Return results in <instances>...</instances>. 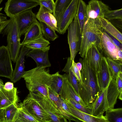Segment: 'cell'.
Masks as SVG:
<instances>
[{
    "label": "cell",
    "mask_w": 122,
    "mask_h": 122,
    "mask_svg": "<svg viewBox=\"0 0 122 122\" xmlns=\"http://www.w3.org/2000/svg\"><path fill=\"white\" fill-rule=\"evenodd\" d=\"M80 60L82 65L81 71V82H78L80 96L87 106L91 105L98 95L99 91L95 73L85 57Z\"/></svg>",
    "instance_id": "obj_1"
},
{
    "label": "cell",
    "mask_w": 122,
    "mask_h": 122,
    "mask_svg": "<svg viewBox=\"0 0 122 122\" xmlns=\"http://www.w3.org/2000/svg\"><path fill=\"white\" fill-rule=\"evenodd\" d=\"M37 67L25 71L22 76L25 81L26 87L30 92H38L49 98L48 87L51 81V75L49 69Z\"/></svg>",
    "instance_id": "obj_2"
},
{
    "label": "cell",
    "mask_w": 122,
    "mask_h": 122,
    "mask_svg": "<svg viewBox=\"0 0 122 122\" xmlns=\"http://www.w3.org/2000/svg\"><path fill=\"white\" fill-rule=\"evenodd\" d=\"M104 30L98 18L86 20L81 35L79 51L81 57L84 58L88 50L93 46H96L102 51L101 37Z\"/></svg>",
    "instance_id": "obj_3"
},
{
    "label": "cell",
    "mask_w": 122,
    "mask_h": 122,
    "mask_svg": "<svg viewBox=\"0 0 122 122\" xmlns=\"http://www.w3.org/2000/svg\"><path fill=\"white\" fill-rule=\"evenodd\" d=\"M0 34L6 35L7 46L11 61L16 63L21 46L15 17L10 18L0 25Z\"/></svg>",
    "instance_id": "obj_4"
},
{
    "label": "cell",
    "mask_w": 122,
    "mask_h": 122,
    "mask_svg": "<svg viewBox=\"0 0 122 122\" xmlns=\"http://www.w3.org/2000/svg\"><path fill=\"white\" fill-rule=\"evenodd\" d=\"M118 96L116 87L113 85L109 84L105 89L99 92L94 101L90 105L91 115L98 117H104L105 112L114 108Z\"/></svg>",
    "instance_id": "obj_5"
},
{
    "label": "cell",
    "mask_w": 122,
    "mask_h": 122,
    "mask_svg": "<svg viewBox=\"0 0 122 122\" xmlns=\"http://www.w3.org/2000/svg\"><path fill=\"white\" fill-rule=\"evenodd\" d=\"M29 93L47 114L51 122H69L49 98L44 96L38 92H30Z\"/></svg>",
    "instance_id": "obj_6"
},
{
    "label": "cell",
    "mask_w": 122,
    "mask_h": 122,
    "mask_svg": "<svg viewBox=\"0 0 122 122\" xmlns=\"http://www.w3.org/2000/svg\"><path fill=\"white\" fill-rule=\"evenodd\" d=\"M39 5L35 0H8L5 3L4 11L10 18Z\"/></svg>",
    "instance_id": "obj_7"
},
{
    "label": "cell",
    "mask_w": 122,
    "mask_h": 122,
    "mask_svg": "<svg viewBox=\"0 0 122 122\" xmlns=\"http://www.w3.org/2000/svg\"><path fill=\"white\" fill-rule=\"evenodd\" d=\"M67 39L70 53V57L71 61H74L79 51L80 42V29L76 15L67 29Z\"/></svg>",
    "instance_id": "obj_8"
},
{
    "label": "cell",
    "mask_w": 122,
    "mask_h": 122,
    "mask_svg": "<svg viewBox=\"0 0 122 122\" xmlns=\"http://www.w3.org/2000/svg\"><path fill=\"white\" fill-rule=\"evenodd\" d=\"M19 105L39 122H51L47 114L29 93Z\"/></svg>",
    "instance_id": "obj_9"
},
{
    "label": "cell",
    "mask_w": 122,
    "mask_h": 122,
    "mask_svg": "<svg viewBox=\"0 0 122 122\" xmlns=\"http://www.w3.org/2000/svg\"><path fill=\"white\" fill-rule=\"evenodd\" d=\"M79 0H72L71 3L57 23V32L65 34L73 20L77 12Z\"/></svg>",
    "instance_id": "obj_10"
},
{
    "label": "cell",
    "mask_w": 122,
    "mask_h": 122,
    "mask_svg": "<svg viewBox=\"0 0 122 122\" xmlns=\"http://www.w3.org/2000/svg\"><path fill=\"white\" fill-rule=\"evenodd\" d=\"M15 18L20 37L37 21L36 15L31 9L17 15Z\"/></svg>",
    "instance_id": "obj_11"
},
{
    "label": "cell",
    "mask_w": 122,
    "mask_h": 122,
    "mask_svg": "<svg viewBox=\"0 0 122 122\" xmlns=\"http://www.w3.org/2000/svg\"><path fill=\"white\" fill-rule=\"evenodd\" d=\"M95 74L100 92L105 89L112 79L111 73L105 57H102L100 71Z\"/></svg>",
    "instance_id": "obj_12"
},
{
    "label": "cell",
    "mask_w": 122,
    "mask_h": 122,
    "mask_svg": "<svg viewBox=\"0 0 122 122\" xmlns=\"http://www.w3.org/2000/svg\"><path fill=\"white\" fill-rule=\"evenodd\" d=\"M109 8L108 6L101 1L90 0L87 5V20L104 18L106 13L109 10Z\"/></svg>",
    "instance_id": "obj_13"
},
{
    "label": "cell",
    "mask_w": 122,
    "mask_h": 122,
    "mask_svg": "<svg viewBox=\"0 0 122 122\" xmlns=\"http://www.w3.org/2000/svg\"><path fill=\"white\" fill-rule=\"evenodd\" d=\"M11 61L7 46L0 47V76L11 78L13 71Z\"/></svg>",
    "instance_id": "obj_14"
},
{
    "label": "cell",
    "mask_w": 122,
    "mask_h": 122,
    "mask_svg": "<svg viewBox=\"0 0 122 122\" xmlns=\"http://www.w3.org/2000/svg\"><path fill=\"white\" fill-rule=\"evenodd\" d=\"M63 85L60 95L64 99H72L84 107H87L77 93L68 79L67 74L62 75Z\"/></svg>",
    "instance_id": "obj_15"
},
{
    "label": "cell",
    "mask_w": 122,
    "mask_h": 122,
    "mask_svg": "<svg viewBox=\"0 0 122 122\" xmlns=\"http://www.w3.org/2000/svg\"><path fill=\"white\" fill-rule=\"evenodd\" d=\"M102 51L112 60L122 63L118 56L119 49L112 42L108 35L104 30L101 37Z\"/></svg>",
    "instance_id": "obj_16"
},
{
    "label": "cell",
    "mask_w": 122,
    "mask_h": 122,
    "mask_svg": "<svg viewBox=\"0 0 122 122\" xmlns=\"http://www.w3.org/2000/svg\"><path fill=\"white\" fill-rule=\"evenodd\" d=\"M30 50V49L24 46H21L18 57L16 61L15 69L10 79L13 83L16 82L22 78L25 71L24 64L25 56Z\"/></svg>",
    "instance_id": "obj_17"
},
{
    "label": "cell",
    "mask_w": 122,
    "mask_h": 122,
    "mask_svg": "<svg viewBox=\"0 0 122 122\" xmlns=\"http://www.w3.org/2000/svg\"><path fill=\"white\" fill-rule=\"evenodd\" d=\"M50 46H49L44 50L33 49L26 54L27 57H30L36 62L37 67L45 68L50 67L51 64L48 58V53Z\"/></svg>",
    "instance_id": "obj_18"
},
{
    "label": "cell",
    "mask_w": 122,
    "mask_h": 122,
    "mask_svg": "<svg viewBox=\"0 0 122 122\" xmlns=\"http://www.w3.org/2000/svg\"><path fill=\"white\" fill-rule=\"evenodd\" d=\"M102 51L96 46H93L87 51L85 56L88 60L91 68L95 74L99 72L101 69Z\"/></svg>",
    "instance_id": "obj_19"
},
{
    "label": "cell",
    "mask_w": 122,
    "mask_h": 122,
    "mask_svg": "<svg viewBox=\"0 0 122 122\" xmlns=\"http://www.w3.org/2000/svg\"><path fill=\"white\" fill-rule=\"evenodd\" d=\"M17 88L7 91L3 88L0 90V109H4L13 104L16 103L18 101Z\"/></svg>",
    "instance_id": "obj_20"
},
{
    "label": "cell",
    "mask_w": 122,
    "mask_h": 122,
    "mask_svg": "<svg viewBox=\"0 0 122 122\" xmlns=\"http://www.w3.org/2000/svg\"><path fill=\"white\" fill-rule=\"evenodd\" d=\"M66 103L73 116L84 122H107L104 116L98 117L82 112L73 106L67 100L63 99Z\"/></svg>",
    "instance_id": "obj_21"
},
{
    "label": "cell",
    "mask_w": 122,
    "mask_h": 122,
    "mask_svg": "<svg viewBox=\"0 0 122 122\" xmlns=\"http://www.w3.org/2000/svg\"><path fill=\"white\" fill-rule=\"evenodd\" d=\"M40 7L36 15L40 22H42L47 24L55 31H57V22L53 14L42 5Z\"/></svg>",
    "instance_id": "obj_22"
},
{
    "label": "cell",
    "mask_w": 122,
    "mask_h": 122,
    "mask_svg": "<svg viewBox=\"0 0 122 122\" xmlns=\"http://www.w3.org/2000/svg\"><path fill=\"white\" fill-rule=\"evenodd\" d=\"M42 35L40 24L37 20L33 24L25 34L24 39L21 43V46Z\"/></svg>",
    "instance_id": "obj_23"
},
{
    "label": "cell",
    "mask_w": 122,
    "mask_h": 122,
    "mask_svg": "<svg viewBox=\"0 0 122 122\" xmlns=\"http://www.w3.org/2000/svg\"><path fill=\"white\" fill-rule=\"evenodd\" d=\"M101 26L105 31L109 34L122 43V34L109 21L104 18H98Z\"/></svg>",
    "instance_id": "obj_24"
},
{
    "label": "cell",
    "mask_w": 122,
    "mask_h": 122,
    "mask_svg": "<svg viewBox=\"0 0 122 122\" xmlns=\"http://www.w3.org/2000/svg\"><path fill=\"white\" fill-rule=\"evenodd\" d=\"M48 94L50 99L55 103L62 114L68 120L69 122L71 121L75 122L79 121V119L70 115L64 110L62 104L63 98L59 95L51 91L49 89Z\"/></svg>",
    "instance_id": "obj_25"
},
{
    "label": "cell",
    "mask_w": 122,
    "mask_h": 122,
    "mask_svg": "<svg viewBox=\"0 0 122 122\" xmlns=\"http://www.w3.org/2000/svg\"><path fill=\"white\" fill-rule=\"evenodd\" d=\"M86 8L85 2L82 0H79L76 15L81 35L87 20Z\"/></svg>",
    "instance_id": "obj_26"
},
{
    "label": "cell",
    "mask_w": 122,
    "mask_h": 122,
    "mask_svg": "<svg viewBox=\"0 0 122 122\" xmlns=\"http://www.w3.org/2000/svg\"><path fill=\"white\" fill-rule=\"evenodd\" d=\"M63 80L62 75L58 71L51 75V81L48 89L60 95L62 89Z\"/></svg>",
    "instance_id": "obj_27"
},
{
    "label": "cell",
    "mask_w": 122,
    "mask_h": 122,
    "mask_svg": "<svg viewBox=\"0 0 122 122\" xmlns=\"http://www.w3.org/2000/svg\"><path fill=\"white\" fill-rule=\"evenodd\" d=\"M72 0H56L55 2L53 15L57 23L71 3Z\"/></svg>",
    "instance_id": "obj_28"
},
{
    "label": "cell",
    "mask_w": 122,
    "mask_h": 122,
    "mask_svg": "<svg viewBox=\"0 0 122 122\" xmlns=\"http://www.w3.org/2000/svg\"><path fill=\"white\" fill-rule=\"evenodd\" d=\"M12 122H39L25 109L19 106Z\"/></svg>",
    "instance_id": "obj_29"
},
{
    "label": "cell",
    "mask_w": 122,
    "mask_h": 122,
    "mask_svg": "<svg viewBox=\"0 0 122 122\" xmlns=\"http://www.w3.org/2000/svg\"><path fill=\"white\" fill-rule=\"evenodd\" d=\"M50 43L42 35L37 38L23 45L31 50H44L46 48Z\"/></svg>",
    "instance_id": "obj_30"
},
{
    "label": "cell",
    "mask_w": 122,
    "mask_h": 122,
    "mask_svg": "<svg viewBox=\"0 0 122 122\" xmlns=\"http://www.w3.org/2000/svg\"><path fill=\"white\" fill-rule=\"evenodd\" d=\"M104 116L107 122H122V108L109 109Z\"/></svg>",
    "instance_id": "obj_31"
},
{
    "label": "cell",
    "mask_w": 122,
    "mask_h": 122,
    "mask_svg": "<svg viewBox=\"0 0 122 122\" xmlns=\"http://www.w3.org/2000/svg\"><path fill=\"white\" fill-rule=\"evenodd\" d=\"M67 59V63L62 71L66 72L67 74L69 81L80 96L78 81L71 69L72 61L70 57Z\"/></svg>",
    "instance_id": "obj_32"
},
{
    "label": "cell",
    "mask_w": 122,
    "mask_h": 122,
    "mask_svg": "<svg viewBox=\"0 0 122 122\" xmlns=\"http://www.w3.org/2000/svg\"><path fill=\"white\" fill-rule=\"evenodd\" d=\"M16 103L13 104L3 110V120L4 122H12L17 111L18 106Z\"/></svg>",
    "instance_id": "obj_33"
},
{
    "label": "cell",
    "mask_w": 122,
    "mask_h": 122,
    "mask_svg": "<svg viewBox=\"0 0 122 122\" xmlns=\"http://www.w3.org/2000/svg\"><path fill=\"white\" fill-rule=\"evenodd\" d=\"M42 33L45 38L49 41H54L58 37L55 31L50 26L42 22H40Z\"/></svg>",
    "instance_id": "obj_34"
},
{
    "label": "cell",
    "mask_w": 122,
    "mask_h": 122,
    "mask_svg": "<svg viewBox=\"0 0 122 122\" xmlns=\"http://www.w3.org/2000/svg\"><path fill=\"white\" fill-rule=\"evenodd\" d=\"M106 60L110 69L112 79L116 80L118 73L122 72V63L106 57Z\"/></svg>",
    "instance_id": "obj_35"
},
{
    "label": "cell",
    "mask_w": 122,
    "mask_h": 122,
    "mask_svg": "<svg viewBox=\"0 0 122 122\" xmlns=\"http://www.w3.org/2000/svg\"><path fill=\"white\" fill-rule=\"evenodd\" d=\"M104 18L107 20L112 21L114 23L122 22V9L114 10H109L105 15Z\"/></svg>",
    "instance_id": "obj_36"
},
{
    "label": "cell",
    "mask_w": 122,
    "mask_h": 122,
    "mask_svg": "<svg viewBox=\"0 0 122 122\" xmlns=\"http://www.w3.org/2000/svg\"><path fill=\"white\" fill-rule=\"evenodd\" d=\"M67 100L78 110L82 112L91 115V110L90 106L88 107H84L72 99H69Z\"/></svg>",
    "instance_id": "obj_37"
},
{
    "label": "cell",
    "mask_w": 122,
    "mask_h": 122,
    "mask_svg": "<svg viewBox=\"0 0 122 122\" xmlns=\"http://www.w3.org/2000/svg\"><path fill=\"white\" fill-rule=\"evenodd\" d=\"M39 5H41L47 9L51 13L54 12L55 2L53 0H35Z\"/></svg>",
    "instance_id": "obj_38"
},
{
    "label": "cell",
    "mask_w": 122,
    "mask_h": 122,
    "mask_svg": "<svg viewBox=\"0 0 122 122\" xmlns=\"http://www.w3.org/2000/svg\"><path fill=\"white\" fill-rule=\"evenodd\" d=\"M71 69L77 79L78 82H81V72L79 71L77 68L76 65V63L74 61H72Z\"/></svg>",
    "instance_id": "obj_39"
},
{
    "label": "cell",
    "mask_w": 122,
    "mask_h": 122,
    "mask_svg": "<svg viewBox=\"0 0 122 122\" xmlns=\"http://www.w3.org/2000/svg\"><path fill=\"white\" fill-rule=\"evenodd\" d=\"M115 80L117 89L119 93L122 91V72L118 73Z\"/></svg>",
    "instance_id": "obj_40"
},
{
    "label": "cell",
    "mask_w": 122,
    "mask_h": 122,
    "mask_svg": "<svg viewBox=\"0 0 122 122\" xmlns=\"http://www.w3.org/2000/svg\"><path fill=\"white\" fill-rule=\"evenodd\" d=\"M113 43L120 49L122 50V43L112 35L105 31Z\"/></svg>",
    "instance_id": "obj_41"
},
{
    "label": "cell",
    "mask_w": 122,
    "mask_h": 122,
    "mask_svg": "<svg viewBox=\"0 0 122 122\" xmlns=\"http://www.w3.org/2000/svg\"><path fill=\"white\" fill-rule=\"evenodd\" d=\"M14 87L13 83L7 82L4 85L3 89L6 91H10L12 90Z\"/></svg>",
    "instance_id": "obj_42"
},
{
    "label": "cell",
    "mask_w": 122,
    "mask_h": 122,
    "mask_svg": "<svg viewBox=\"0 0 122 122\" xmlns=\"http://www.w3.org/2000/svg\"><path fill=\"white\" fill-rule=\"evenodd\" d=\"M3 15H0V25L4 21L7 20L6 17Z\"/></svg>",
    "instance_id": "obj_43"
},
{
    "label": "cell",
    "mask_w": 122,
    "mask_h": 122,
    "mask_svg": "<svg viewBox=\"0 0 122 122\" xmlns=\"http://www.w3.org/2000/svg\"><path fill=\"white\" fill-rule=\"evenodd\" d=\"M76 65L79 71L81 72L82 67V65L81 62H78L77 63H76Z\"/></svg>",
    "instance_id": "obj_44"
},
{
    "label": "cell",
    "mask_w": 122,
    "mask_h": 122,
    "mask_svg": "<svg viewBox=\"0 0 122 122\" xmlns=\"http://www.w3.org/2000/svg\"><path fill=\"white\" fill-rule=\"evenodd\" d=\"M118 56L119 60L122 61V50L119 49L118 50Z\"/></svg>",
    "instance_id": "obj_45"
},
{
    "label": "cell",
    "mask_w": 122,
    "mask_h": 122,
    "mask_svg": "<svg viewBox=\"0 0 122 122\" xmlns=\"http://www.w3.org/2000/svg\"><path fill=\"white\" fill-rule=\"evenodd\" d=\"M3 110H4V109H0V118L3 119Z\"/></svg>",
    "instance_id": "obj_46"
},
{
    "label": "cell",
    "mask_w": 122,
    "mask_h": 122,
    "mask_svg": "<svg viewBox=\"0 0 122 122\" xmlns=\"http://www.w3.org/2000/svg\"><path fill=\"white\" fill-rule=\"evenodd\" d=\"M4 84L2 80L0 79V90L3 88L4 86Z\"/></svg>",
    "instance_id": "obj_47"
},
{
    "label": "cell",
    "mask_w": 122,
    "mask_h": 122,
    "mask_svg": "<svg viewBox=\"0 0 122 122\" xmlns=\"http://www.w3.org/2000/svg\"><path fill=\"white\" fill-rule=\"evenodd\" d=\"M122 91L120 92L119 93L118 97V98L121 100H122Z\"/></svg>",
    "instance_id": "obj_48"
},
{
    "label": "cell",
    "mask_w": 122,
    "mask_h": 122,
    "mask_svg": "<svg viewBox=\"0 0 122 122\" xmlns=\"http://www.w3.org/2000/svg\"><path fill=\"white\" fill-rule=\"evenodd\" d=\"M3 8V7H1L0 8V15H3L2 13H1V11H2Z\"/></svg>",
    "instance_id": "obj_49"
},
{
    "label": "cell",
    "mask_w": 122,
    "mask_h": 122,
    "mask_svg": "<svg viewBox=\"0 0 122 122\" xmlns=\"http://www.w3.org/2000/svg\"><path fill=\"white\" fill-rule=\"evenodd\" d=\"M3 121V119L0 118V122H2Z\"/></svg>",
    "instance_id": "obj_50"
},
{
    "label": "cell",
    "mask_w": 122,
    "mask_h": 122,
    "mask_svg": "<svg viewBox=\"0 0 122 122\" xmlns=\"http://www.w3.org/2000/svg\"><path fill=\"white\" fill-rule=\"evenodd\" d=\"M84 122L82 121H78V122Z\"/></svg>",
    "instance_id": "obj_51"
},
{
    "label": "cell",
    "mask_w": 122,
    "mask_h": 122,
    "mask_svg": "<svg viewBox=\"0 0 122 122\" xmlns=\"http://www.w3.org/2000/svg\"><path fill=\"white\" fill-rule=\"evenodd\" d=\"M2 1L3 0H0V4Z\"/></svg>",
    "instance_id": "obj_52"
},
{
    "label": "cell",
    "mask_w": 122,
    "mask_h": 122,
    "mask_svg": "<svg viewBox=\"0 0 122 122\" xmlns=\"http://www.w3.org/2000/svg\"><path fill=\"white\" fill-rule=\"evenodd\" d=\"M2 122H4L3 121Z\"/></svg>",
    "instance_id": "obj_53"
}]
</instances>
